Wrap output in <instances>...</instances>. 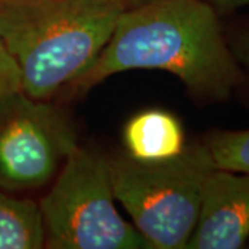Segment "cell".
Returning <instances> with one entry per match:
<instances>
[{
  "instance_id": "6da1fadb",
  "label": "cell",
  "mask_w": 249,
  "mask_h": 249,
  "mask_svg": "<svg viewBox=\"0 0 249 249\" xmlns=\"http://www.w3.org/2000/svg\"><path fill=\"white\" fill-rule=\"evenodd\" d=\"M130 70L169 72L204 106L229 101L244 83L220 16L206 0H150L126 7L97 60L67 90L80 94Z\"/></svg>"
},
{
  "instance_id": "7a4b0ae2",
  "label": "cell",
  "mask_w": 249,
  "mask_h": 249,
  "mask_svg": "<svg viewBox=\"0 0 249 249\" xmlns=\"http://www.w3.org/2000/svg\"><path fill=\"white\" fill-rule=\"evenodd\" d=\"M127 7L124 0H0V39L21 90L50 100L97 60Z\"/></svg>"
},
{
  "instance_id": "3957f363",
  "label": "cell",
  "mask_w": 249,
  "mask_h": 249,
  "mask_svg": "<svg viewBox=\"0 0 249 249\" xmlns=\"http://www.w3.org/2000/svg\"><path fill=\"white\" fill-rule=\"evenodd\" d=\"M108 162L115 199L151 248L186 249L214 169L202 142L162 162H139L126 154Z\"/></svg>"
},
{
  "instance_id": "277c9868",
  "label": "cell",
  "mask_w": 249,
  "mask_h": 249,
  "mask_svg": "<svg viewBox=\"0 0 249 249\" xmlns=\"http://www.w3.org/2000/svg\"><path fill=\"white\" fill-rule=\"evenodd\" d=\"M107 157L78 147L39 202L50 249H152L116 211Z\"/></svg>"
},
{
  "instance_id": "5b68a950",
  "label": "cell",
  "mask_w": 249,
  "mask_h": 249,
  "mask_svg": "<svg viewBox=\"0 0 249 249\" xmlns=\"http://www.w3.org/2000/svg\"><path fill=\"white\" fill-rule=\"evenodd\" d=\"M61 109L22 90L0 96V188L24 191L47 184L78 148Z\"/></svg>"
},
{
  "instance_id": "8992f818",
  "label": "cell",
  "mask_w": 249,
  "mask_h": 249,
  "mask_svg": "<svg viewBox=\"0 0 249 249\" xmlns=\"http://www.w3.org/2000/svg\"><path fill=\"white\" fill-rule=\"evenodd\" d=\"M249 241V173L213 169L186 249H240Z\"/></svg>"
},
{
  "instance_id": "52a82bcc",
  "label": "cell",
  "mask_w": 249,
  "mask_h": 249,
  "mask_svg": "<svg viewBox=\"0 0 249 249\" xmlns=\"http://www.w3.org/2000/svg\"><path fill=\"white\" fill-rule=\"evenodd\" d=\"M126 155L139 162H162L180 155L186 148L183 124L163 109H147L124 126Z\"/></svg>"
},
{
  "instance_id": "ba28073f",
  "label": "cell",
  "mask_w": 249,
  "mask_h": 249,
  "mask_svg": "<svg viewBox=\"0 0 249 249\" xmlns=\"http://www.w3.org/2000/svg\"><path fill=\"white\" fill-rule=\"evenodd\" d=\"M45 226L37 202L16 198L0 188V249H40Z\"/></svg>"
},
{
  "instance_id": "9c48e42d",
  "label": "cell",
  "mask_w": 249,
  "mask_h": 249,
  "mask_svg": "<svg viewBox=\"0 0 249 249\" xmlns=\"http://www.w3.org/2000/svg\"><path fill=\"white\" fill-rule=\"evenodd\" d=\"M214 169L249 173V129H214L201 139Z\"/></svg>"
},
{
  "instance_id": "30bf717a",
  "label": "cell",
  "mask_w": 249,
  "mask_h": 249,
  "mask_svg": "<svg viewBox=\"0 0 249 249\" xmlns=\"http://www.w3.org/2000/svg\"><path fill=\"white\" fill-rule=\"evenodd\" d=\"M224 34L235 60L238 61L244 72L242 86L249 85V21L234 25L230 29L224 31Z\"/></svg>"
},
{
  "instance_id": "8fae6325",
  "label": "cell",
  "mask_w": 249,
  "mask_h": 249,
  "mask_svg": "<svg viewBox=\"0 0 249 249\" xmlns=\"http://www.w3.org/2000/svg\"><path fill=\"white\" fill-rule=\"evenodd\" d=\"M19 89V71L0 39V96Z\"/></svg>"
},
{
  "instance_id": "7c38bea8",
  "label": "cell",
  "mask_w": 249,
  "mask_h": 249,
  "mask_svg": "<svg viewBox=\"0 0 249 249\" xmlns=\"http://www.w3.org/2000/svg\"><path fill=\"white\" fill-rule=\"evenodd\" d=\"M206 1L213 7L214 11L220 17L249 6V0H206Z\"/></svg>"
},
{
  "instance_id": "4fadbf2b",
  "label": "cell",
  "mask_w": 249,
  "mask_h": 249,
  "mask_svg": "<svg viewBox=\"0 0 249 249\" xmlns=\"http://www.w3.org/2000/svg\"><path fill=\"white\" fill-rule=\"evenodd\" d=\"M124 3H126V0H124Z\"/></svg>"
}]
</instances>
